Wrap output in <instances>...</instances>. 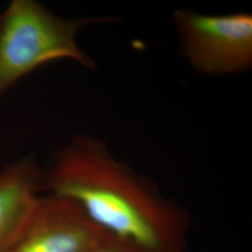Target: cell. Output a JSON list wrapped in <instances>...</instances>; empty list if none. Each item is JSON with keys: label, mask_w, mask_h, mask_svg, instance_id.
<instances>
[{"label": "cell", "mask_w": 252, "mask_h": 252, "mask_svg": "<svg viewBox=\"0 0 252 252\" xmlns=\"http://www.w3.org/2000/svg\"><path fill=\"white\" fill-rule=\"evenodd\" d=\"M42 190L72 201L104 234L144 252H184L187 212L119 160L107 142L78 135L42 169Z\"/></svg>", "instance_id": "obj_1"}, {"label": "cell", "mask_w": 252, "mask_h": 252, "mask_svg": "<svg viewBox=\"0 0 252 252\" xmlns=\"http://www.w3.org/2000/svg\"><path fill=\"white\" fill-rule=\"evenodd\" d=\"M112 16L66 18L36 0H12L0 12V97L23 78L48 63L69 60L93 69L95 62L78 43L84 27Z\"/></svg>", "instance_id": "obj_2"}, {"label": "cell", "mask_w": 252, "mask_h": 252, "mask_svg": "<svg viewBox=\"0 0 252 252\" xmlns=\"http://www.w3.org/2000/svg\"><path fill=\"white\" fill-rule=\"evenodd\" d=\"M172 21L181 54L195 72L232 76L252 69L251 12L215 15L179 9Z\"/></svg>", "instance_id": "obj_3"}, {"label": "cell", "mask_w": 252, "mask_h": 252, "mask_svg": "<svg viewBox=\"0 0 252 252\" xmlns=\"http://www.w3.org/2000/svg\"><path fill=\"white\" fill-rule=\"evenodd\" d=\"M105 234L72 201L46 193L6 252H86Z\"/></svg>", "instance_id": "obj_4"}, {"label": "cell", "mask_w": 252, "mask_h": 252, "mask_svg": "<svg viewBox=\"0 0 252 252\" xmlns=\"http://www.w3.org/2000/svg\"><path fill=\"white\" fill-rule=\"evenodd\" d=\"M42 191V169L34 156L0 170V252L18 238Z\"/></svg>", "instance_id": "obj_5"}, {"label": "cell", "mask_w": 252, "mask_h": 252, "mask_svg": "<svg viewBox=\"0 0 252 252\" xmlns=\"http://www.w3.org/2000/svg\"><path fill=\"white\" fill-rule=\"evenodd\" d=\"M86 252H144L135 246L116 237L103 235Z\"/></svg>", "instance_id": "obj_6"}]
</instances>
